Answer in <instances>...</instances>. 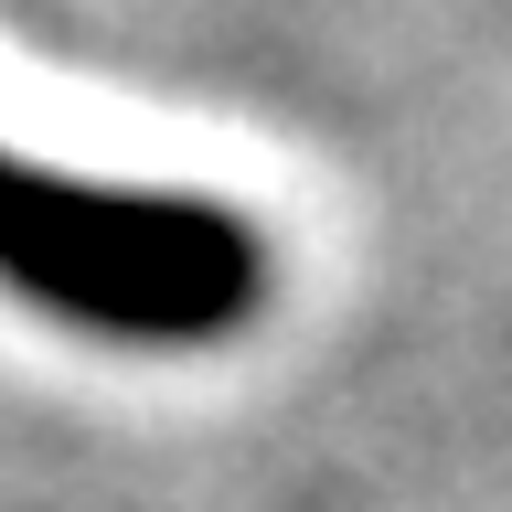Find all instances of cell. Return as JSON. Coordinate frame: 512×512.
I'll return each mask as SVG.
<instances>
[{
	"label": "cell",
	"instance_id": "6da1fadb",
	"mask_svg": "<svg viewBox=\"0 0 512 512\" xmlns=\"http://www.w3.org/2000/svg\"><path fill=\"white\" fill-rule=\"evenodd\" d=\"M0 288L96 342L203 352L267 310V235L203 192H128L0 150Z\"/></svg>",
	"mask_w": 512,
	"mask_h": 512
}]
</instances>
